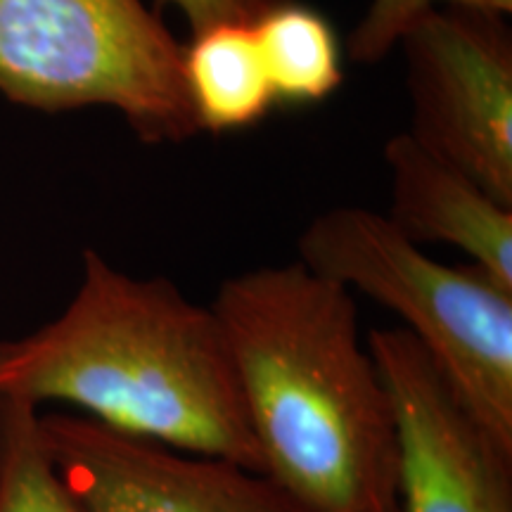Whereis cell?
Wrapping results in <instances>:
<instances>
[{
    "mask_svg": "<svg viewBox=\"0 0 512 512\" xmlns=\"http://www.w3.org/2000/svg\"><path fill=\"white\" fill-rule=\"evenodd\" d=\"M209 309L264 475L311 512H380L399 503V422L358 337L351 290L294 261L226 280Z\"/></svg>",
    "mask_w": 512,
    "mask_h": 512,
    "instance_id": "1",
    "label": "cell"
},
{
    "mask_svg": "<svg viewBox=\"0 0 512 512\" xmlns=\"http://www.w3.org/2000/svg\"><path fill=\"white\" fill-rule=\"evenodd\" d=\"M0 399L67 403L110 430L264 472L209 306L166 278H131L95 249L62 316L0 342Z\"/></svg>",
    "mask_w": 512,
    "mask_h": 512,
    "instance_id": "2",
    "label": "cell"
},
{
    "mask_svg": "<svg viewBox=\"0 0 512 512\" xmlns=\"http://www.w3.org/2000/svg\"><path fill=\"white\" fill-rule=\"evenodd\" d=\"M299 261L394 311L465 411L512 453V290L477 264H439L387 216L337 207L299 238Z\"/></svg>",
    "mask_w": 512,
    "mask_h": 512,
    "instance_id": "3",
    "label": "cell"
},
{
    "mask_svg": "<svg viewBox=\"0 0 512 512\" xmlns=\"http://www.w3.org/2000/svg\"><path fill=\"white\" fill-rule=\"evenodd\" d=\"M185 46L143 0H0V93L38 112L107 105L145 143L197 133Z\"/></svg>",
    "mask_w": 512,
    "mask_h": 512,
    "instance_id": "4",
    "label": "cell"
},
{
    "mask_svg": "<svg viewBox=\"0 0 512 512\" xmlns=\"http://www.w3.org/2000/svg\"><path fill=\"white\" fill-rule=\"evenodd\" d=\"M399 43L413 136L512 209V31L503 12L437 5Z\"/></svg>",
    "mask_w": 512,
    "mask_h": 512,
    "instance_id": "5",
    "label": "cell"
},
{
    "mask_svg": "<svg viewBox=\"0 0 512 512\" xmlns=\"http://www.w3.org/2000/svg\"><path fill=\"white\" fill-rule=\"evenodd\" d=\"M41 439L81 512H311L264 472L41 413Z\"/></svg>",
    "mask_w": 512,
    "mask_h": 512,
    "instance_id": "6",
    "label": "cell"
},
{
    "mask_svg": "<svg viewBox=\"0 0 512 512\" xmlns=\"http://www.w3.org/2000/svg\"><path fill=\"white\" fill-rule=\"evenodd\" d=\"M368 351L399 422L406 512H512V453L486 434L418 339L373 330Z\"/></svg>",
    "mask_w": 512,
    "mask_h": 512,
    "instance_id": "7",
    "label": "cell"
},
{
    "mask_svg": "<svg viewBox=\"0 0 512 512\" xmlns=\"http://www.w3.org/2000/svg\"><path fill=\"white\" fill-rule=\"evenodd\" d=\"M392 169V214L415 245L446 242L512 290V209L463 169L422 145L411 131L384 147Z\"/></svg>",
    "mask_w": 512,
    "mask_h": 512,
    "instance_id": "8",
    "label": "cell"
},
{
    "mask_svg": "<svg viewBox=\"0 0 512 512\" xmlns=\"http://www.w3.org/2000/svg\"><path fill=\"white\" fill-rule=\"evenodd\" d=\"M183 74L200 131H242L275 105L252 24L223 22L192 34Z\"/></svg>",
    "mask_w": 512,
    "mask_h": 512,
    "instance_id": "9",
    "label": "cell"
},
{
    "mask_svg": "<svg viewBox=\"0 0 512 512\" xmlns=\"http://www.w3.org/2000/svg\"><path fill=\"white\" fill-rule=\"evenodd\" d=\"M275 102L313 105L342 83V50L332 24L309 5L278 0L252 24Z\"/></svg>",
    "mask_w": 512,
    "mask_h": 512,
    "instance_id": "10",
    "label": "cell"
},
{
    "mask_svg": "<svg viewBox=\"0 0 512 512\" xmlns=\"http://www.w3.org/2000/svg\"><path fill=\"white\" fill-rule=\"evenodd\" d=\"M0 512H81L41 439V408L0 399Z\"/></svg>",
    "mask_w": 512,
    "mask_h": 512,
    "instance_id": "11",
    "label": "cell"
},
{
    "mask_svg": "<svg viewBox=\"0 0 512 512\" xmlns=\"http://www.w3.org/2000/svg\"><path fill=\"white\" fill-rule=\"evenodd\" d=\"M437 5H467V8L496 10L510 15L512 0H373L368 15L358 24L349 41V53L356 62H380L394 46H399L403 31L422 12Z\"/></svg>",
    "mask_w": 512,
    "mask_h": 512,
    "instance_id": "12",
    "label": "cell"
},
{
    "mask_svg": "<svg viewBox=\"0 0 512 512\" xmlns=\"http://www.w3.org/2000/svg\"><path fill=\"white\" fill-rule=\"evenodd\" d=\"M275 3L278 0H155L157 8L181 10L192 34L223 22L254 24Z\"/></svg>",
    "mask_w": 512,
    "mask_h": 512,
    "instance_id": "13",
    "label": "cell"
},
{
    "mask_svg": "<svg viewBox=\"0 0 512 512\" xmlns=\"http://www.w3.org/2000/svg\"><path fill=\"white\" fill-rule=\"evenodd\" d=\"M380 512H406L403 510V505H401V501L396 503V505H392V508H387V510H380Z\"/></svg>",
    "mask_w": 512,
    "mask_h": 512,
    "instance_id": "14",
    "label": "cell"
}]
</instances>
